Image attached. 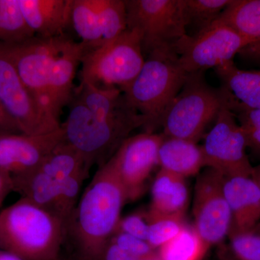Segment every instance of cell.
Segmentation results:
<instances>
[{"instance_id":"6da1fadb","label":"cell","mask_w":260,"mask_h":260,"mask_svg":"<svg viewBox=\"0 0 260 260\" xmlns=\"http://www.w3.org/2000/svg\"><path fill=\"white\" fill-rule=\"evenodd\" d=\"M128 203L125 191L109 164L99 168L80 196L66 228L75 260H102Z\"/></svg>"},{"instance_id":"d590c367","label":"cell","mask_w":260,"mask_h":260,"mask_svg":"<svg viewBox=\"0 0 260 260\" xmlns=\"http://www.w3.org/2000/svg\"><path fill=\"white\" fill-rule=\"evenodd\" d=\"M135 256L121 249L115 243L110 241L104 251L102 260H145Z\"/></svg>"},{"instance_id":"9a60e30c","label":"cell","mask_w":260,"mask_h":260,"mask_svg":"<svg viewBox=\"0 0 260 260\" xmlns=\"http://www.w3.org/2000/svg\"><path fill=\"white\" fill-rule=\"evenodd\" d=\"M223 189L232 212L230 234L249 232L260 222V189L250 176L223 177Z\"/></svg>"},{"instance_id":"f35d334b","label":"cell","mask_w":260,"mask_h":260,"mask_svg":"<svg viewBox=\"0 0 260 260\" xmlns=\"http://www.w3.org/2000/svg\"><path fill=\"white\" fill-rule=\"evenodd\" d=\"M0 260H22L13 254L0 251Z\"/></svg>"},{"instance_id":"5bb4252c","label":"cell","mask_w":260,"mask_h":260,"mask_svg":"<svg viewBox=\"0 0 260 260\" xmlns=\"http://www.w3.org/2000/svg\"><path fill=\"white\" fill-rule=\"evenodd\" d=\"M64 140L62 126L47 134H15L0 138V169L11 177L31 172Z\"/></svg>"},{"instance_id":"277c9868","label":"cell","mask_w":260,"mask_h":260,"mask_svg":"<svg viewBox=\"0 0 260 260\" xmlns=\"http://www.w3.org/2000/svg\"><path fill=\"white\" fill-rule=\"evenodd\" d=\"M66 120L61 124L64 141L83 157L88 167L107 164L135 129L144 120L136 111L117 117L102 119L73 99Z\"/></svg>"},{"instance_id":"4316f807","label":"cell","mask_w":260,"mask_h":260,"mask_svg":"<svg viewBox=\"0 0 260 260\" xmlns=\"http://www.w3.org/2000/svg\"><path fill=\"white\" fill-rule=\"evenodd\" d=\"M99 18L104 44L127 29L125 0H91Z\"/></svg>"},{"instance_id":"f546056e","label":"cell","mask_w":260,"mask_h":260,"mask_svg":"<svg viewBox=\"0 0 260 260\" xmlns=\"http://www.w3.org/2000/svg\"><path fill=\"white\" fill-rule=\"evenodd\" d=\"M147 242L154 249L167 244L181 232L187 223L184 216H162L147 220Z\"/></svg>"},{"instance_id":"4fadbf2b","label":"cell","mask_w":260,"mask_h":260,"mask_svg":"<svg viewBox=\"0 0 260 260\" xmlns=\"http://www.w3.org/2000/svg\"><path fill=\"white\" fill-rule=\"evenodd\" d=\"M0 101L18 123L23 134H47L61 127L29 93L14 64L0 44Z\"/></svg>"},{"instance_id":"8fae6325","label":"cell","mask_w":260,"mask_h":260,"mask_svg":"<svg viewBox=\"0 0 260 260\" xmlns=\"http://www.w3.org/2000/svg\"><path fill=\"white\" fill-rule=\"evenodd\" d=\"M223 180L220 173L206 168L195 183L193 226L210 247L223 242L232 229V212L224 194Z\"/></svg>"},{"instance_id":"836d02e7","label":"cell","mask_w":260,"mask_h":260,"mask_svg":"<svg viewBox=\"0 0 260 260\" xmlns=\"http://www.w3.org/2000/svg\"><path fill=\"white\" fill-rule=\"evenodd\" d=\"M228 107L234 113L238 123L244 130L260 129V109H244L228 102Z\"/></svg>"},{"instance_id":"1f68e13d","label":"cell","mask_w":260,"mask_h":260,"mask_svg":"<svg viewBox=\"0 0 260 260\" xmlns=\"http://www.w3.org/2000/svg\"><path fill=\"white\" fill-rule=\"evenodd\" d=\"M111 241L121 249L141 259H149L156 255L157 250L154 249L146 241L124 233L116 232Z\"/></svg>"},{"instance_id":"7c38bea8","label":"cell","mask_w":260,"mask_h":260,"mask_svg":"<svg viewBox=\"0 0 260 260\" xmlns=\"http://www.w3.org/2000/svg\"><path fill=\"white\" fill-rule=\"evenodd\" d=\"M162 135L143 133L130 136L107 162L125 191L128 203L144 194L147 182L158 166Z\"/></svg>"},{"instance_id":"ffe728a7","label":"cell","mask_w":260,"mask_h":260,"mask_svg":"<svg viewBox=\"0 0 260 260\" xmlns=\"http://www.w3.org/2000/svg\"><path fill=\"white\" fill-rule=\"evenodd\" d=\"M215 71L223 82L229 104L244 109H260V71L239 70L234 63Z\"/></svg>"},{"instance_id":"2e32d148","label":"cell","mask_w":260,"mask_h":260,"mask_svg":"<svg viewBox=\"0 0 260 260\" xmlns=\"http://www.w3.org/2000/svg\"><path fill=\"white\" fill-rule=\"evenodd\" d=\"M85 51V47L81 42L73 40L58 56L51 68L47 95L51 114L58 120L63 108L73 100L75 74Z\"/></svg>"},{"instance_id":"8992f818","label":"cell","mask_w":260,"mask_h":260,"mask_svg":"<svg viewBox=\"0 0 260 260\" xmlns=\"http://www.w3.org/2000/svg\"><path fill=\"white\" fill-rule=\"evenodd\" d=\"M145 61L139 34L127 28L110 42L85 50L80 81L122 90L138 76Z\"/></svg>"},{"instance_id":"e575fe53","label":"cell","mask_w":260,"mask_h":260,"mask_svg":"<svg viewBox=\"0 0 260 260\" xmlns=\"http://www.w3.org/2000/svg\"><path fill=\"white\" fill-rule=\"evenodd\" d=\"M22 133L18 123L0 101V138L6 135Z\"/></svg>"},{"instance_id":"d4e9b609","label":"cell","mask_w":260,"mask_h":260,"mask_svg":"<svg viewBox=\"0 0 260 260\" xmlns=\"http://www.w3.org/2000/svg\"><path fill=\"white\" fill-rule=\"evenodd\" d=\"M71 25L86 48L85 50L104 44L100 23L91 0H73Z\"/></svg>"},{"instance_id":"8d00e7d4","label":"cell","mask_w":260,"mask_h":260,"mask_svg":"<svg viewBox=\"0 0 260 260\" xmlns=\"http://www.w3.org/2000/svg\"><path fill=\"white\" fill-rule=\"evenodd\" d=\"M13 191V179L11 175L0 169V206L5 198Z\"/></svg>"},{"instance_id":"7bdbcfd3","label":"cell","mask_w":260,"mask_h":260,"mask_svg":"<svg viewBox=\"0 0 260 260\" xmlns=\"http://www.w3.org/2000/svg\"><path fill=\"white\" fill-rule=\"evenodd\" d=\"M57 260H75V259H69V258H65L63 257V256H60Z\"/></svg>"},{"instance_id":"cb8c5ba5","label":"cell","mask_w":260,"mask_h":260,"mask_svg":"<svg viewBox=\"0 0 260 260\" xmlns=\"http://www.w3.org/2000/svg\"><path fill=\"white\" fill-rule=\"evenodd\" d=\"M39 168L56 181L77 174L89 176L90 170L81 155L64 140L56 147Z\"/></svg>"},{"instance_id":"4dcf8cb0","label":"cell","mask_w":260,"mask_h":260,"mask_svg":"<svg viewBox=\"0 0 260 260\" xmlns=\"http://www.w3.org/2000/svg\"><path fill=\"white\" fill-rule=\"evenodd\" d=\"M229 249L234 260H260V232L231 234L228 237Z\"/></svg>"},{"instance_id":"52a82bcc","label":"cell","mask_w":260,"mask_h":260,"mask_svg":"<svg viewBox=\"0 0 260 260\" xmlns=\"http://www.w3.org/2000/svg\"><path fill=\"white\" fill-rule=\"evenodd\" d=\"M125 5L127 28L139 34L148 54L175 51L178 43L188 35L183 0H125Z\"/></svg>"},{"instance_id":"b9f144b4","label":"cell","mask_w":260,"mask_h":260,"mask_svg":"<svg viewBox=\"0 0 260 260\" xmlns=\"http://www.w3.org/2000/svg\"><path fill=\"white\" fill-rule=\"evenodd\" d=\"M145 260H158V256H157V252H156V255L153 256V257L149 258V259H145Z\"/></svg>"},{"instance_id":"603a6c76","label":"cell","mask_w":260,"mask_h":260,"mask_svg":"<svg viewBox=\"0 0 260 260\" xmlns=\"http://www.w3.org/2000/svg\"><path fill=\"white\" fill-rule=\"evenodd\" d=\"M210 247L193 225L186 223L179 234L157 249L158 260H205Z\"/></svg>"},{"instance_id":"ba28073f","label":"cell","mask_w":260,"mask_h":260,"mask_svg":"<svg viewBox=\"0 0 260 260\" xmlns=\"http://www.w3.org/2000/svg\"><path fill=\"white\" fill-rule=\"evenodd\" d=\"M250 44L251 41L215 20L206 28L181 39L175 51L181 68L189 75L232 64L236 54Z\"/></svg>"},{"instance_id":"60d3db41","label":"cell","mask_w":260,"mask_h":260,"mask_svg":"<svg viewBox=\"0 0 260 260\" xmlns=\"http://www.w3.org/2000/svg\"><path fill=\"white\" fill-rule=\"evenodd\" d=\"M253 229H254V230L257 231V232H260V222Z\"/></svg>"},{"instance_id":"ab89813d","label":"cell","mask_w":260,"mask_h":260,"mask_svg":"<svg viewBox=\"0 0 260 260\" xmlns=\"http://www.w3.org/2000/svg\"><path fill=\"white\" fill-rule=\"evenodd\" d=\"M251 177L255 180L256 184H258L260 189V165L258 166V167H254Z\"/></svg>"},{"instance_id":"d6986e66","label":"cell","mask_w":260,"mask_h":260,"mask_svg":"<svg viewBox=\"0 0 260 260\" xmlns=\"http://www.w3.org/2000/svg\"><path fill=\"white\" fill-rule=\"evenodd\" d=\"M160 169L186 178L199 174L206 168L202 145L191 140L164 136L158 148Z\"/></svg>"},{"instance_id":"d6a6232c","label":"cell","mask_w":260,"mask_h":260,"mask_svg":"<svg viewBox=\"0 0 260 260\" xmlns=\"http://www.w3.org/2000/svg\"><path fill=\"white\" fill-rule=\"evenodd\" d=\"M148 230V223L145 213H135L121 218L116 232L124 233L146 241Z\"/></svg>"},{"instance_id":"e0dca14e","label":"cell","mask_w":260,"mask_h":260,"mask_svg":"<svg viewBox=\"0 0 260 260\" xmlns=\"http://www.w3.org/2000/svg\"><path fill=\"white\" fill-rule=\"evenodd\" d=\"M18 3L36 37L52 39L67 35L73 0H18Z\"/></svg>"},{"instance_id":"484cf974","label":"cell","mask_w":260,"mask_h":260,"mask_svg":"<svg viewBox=\"0 0 260 260\" xmlns=\"http://www.w3.org/2000/svg\"><path fill=\"white\" fill-rule=\"evenodd\" d=\"M36 37L24 18L18 0H0V43L19 44Z\"/></svg>"},{"instance_id":"83f0119b","label":"cell","mask_w":260,"mask_h":260,"mask_svg":"<svg viewBox=\"0 0 260 260\" xmlns=\"http://www.w3.org/2000/svg\"><path fill=\"white\" fill-rule=\"evenodd\" d=\"M87 177L88 176L86 174H77L56 181L57 187L53 213L64 223L65 228L79 201L82 186Z\"/></svg>"},{"instance_id":"30bf717a","label":"cell","mask_w":260,"mask_h":260,"mask_svg":"<svg viewBox=\"0 0 260 260\" xmlns=\"http://www.w3.org/2000/svg\"><path fill=\"white\" fill-rule=\"evenodd\" d=\"M202 148L206 168L217 171L223 177L252 175L254 167L246 154L245 133L228 107V102L205 136Z\"/></svg>"},{"instance_id":"f1b7e54d","label":"cell","mask_w":260,"mask_h":260,"mask_svg":"<svg viewBox=\"0 0 260 260\" xmlns=\"http://www.w3.org/2000/svg\"><path fill=\"white\" fill-rule=\"evenodd\" d=\"M232 0H183L187 28H198V31L218 20Z\"/></svg>"},{"instance_id":"7a4b0ae2","label":"cell","mask_w":260,"mask_h":260,"mask_svg":"<svg viewBox=\"0 0 260 260\" xmlns=\"http://www.w3.org/2000/svg\"><path fill=\"white\" fill-rule=\"evenodd\" d=\"M66 228L56 215L21 198L0 212V251L22 260H57Z\"/></svg>"},{"instance_id":"9c48e42d","label":"cell","mask_w":260,"mask_h":260,"mask_svg":"<svg viewBox=\"0 0 260 260\" xmlns=\"http://www.w3.org/2000/svg\"><path fill=\"white\" fill-rule=\"evenodd\" d=\"M73 40L65 35L52 39L34 37L15 44L0 43L29 93L53 117L47 95L49 75L56 58Z\"/></svg>"},{"instance_id":"ac0fdd59","label":"cell","mask_w":260,"mask_h":260,"mask_svg":"<svg viewBox=\"0 0 260 260\" xmlns=\"http://www.w3.org/2000/svg\"><path fill=\"white\" fill-rule=\"evenodd\" d=\"M189 202L185 178L160 169L152 185L151 200L145 217L147 220L162 216L185 217Z\"/></svg>"},{"instance_id":"7402d4cb","label":"cell","mask_w":260,"mask_h":260,"mask_svg":"<svg viewBox=\"0 0 260 260\" xmlns=\"http://www.w3.org/2000/svg\"><path fill=\"white\" fill-rule=\"evenodd\" d=\"M217 20L252 44L260 42V0H232Z\"/></svg>"},{"instance_id":"74e56055","label":"cell","mask_w":260,"mask_h":260,"mask_svg":"<svg viewBox=\"0 0 260 260\" xmlns=\"http://www.w3.org/2000/svg\"><path fill=\"white\" fill-rule=\"evenodd\" d=\"M244 131L247 140L248 147L260 151V129L244 130Z\"/></svg>"},{"instance_id":"5b68a950","label":"cell","mask_w":260,"mask_h":260,"mask_svg":"<svg viewBox=\"0 0 260 260\" xmlns=\"http://www.w3.org/2000/svg\"><path fill=\"white\" fill-rule=\"evenodd\" d=\"M227 102L225 90L210 86L203 73L189 74L162 118L164 136L198 143Z\"/></svg>"},{"instance_id":"44dd1931","label":"cell","mask_w":260,"mask_h":260,"mask_svg":"<svg viewBox=\"0 0 260 260\" xmlns=\"http://www.w3.org/2000/svg\"><path fill=\"white\" fill-rule=\"evenodd\" d=\"M73 99L102 119L117 117L135 110L126 102L120 89L98 87L87 82L80 81L75 88Z\"/></svg>"},{"instance_id":"3957f363","label":"cell","mask_w":260,"mask_h":260,"mask_svg":"<svg viewBox=\"0 0 260 260\" xmlns=\"http://www.w3.org/2000/svg\"><path fill=\"white\" fill-rule=\"evenodd\" d=\"M188 76L175 51H156L148 54L139 74L121 90L130 107L143 117L145 132L154 133L161 126L164 114Z\"/></svg>"}]
</instances>
